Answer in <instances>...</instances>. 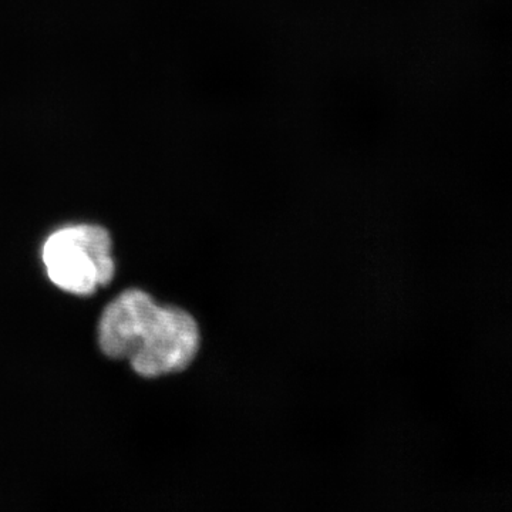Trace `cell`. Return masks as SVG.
Listing matches in <instances>:
<instances>
[{
	"instance_id": "1",
	"label": "cell",
	"mask_w": 512,
	"mask_h": 512,
	"mask_svg": "<svg viewBox=\"0 0 512 512\" xmlns=\"http://www.w3.org/2000/svg\"><path fill=\"white\" fill-rule=\"evenodd\" d=\"M97 336L104 355L127 359L146 379L183 372L201 346L200 326L190 313L157 305L140 289H128L107 305Z\"/></svg>"
},
{
	"instance_id": "2",
	"label": "cell",
	"mask_w": 512,
	"mask_h": 512,
	"mask_svg": "<svg viewBox=\"0 0 512 512\" xmlns=\"http://www.w3.org/2000/svg\"><path fill=\"white\" fill-rule=\"evenodd\" d=\"M46 274L57 288L90 296L113 281V239L100 225L76 224L56 229L42 248Z\"/></svg>"
}]
</instances>
